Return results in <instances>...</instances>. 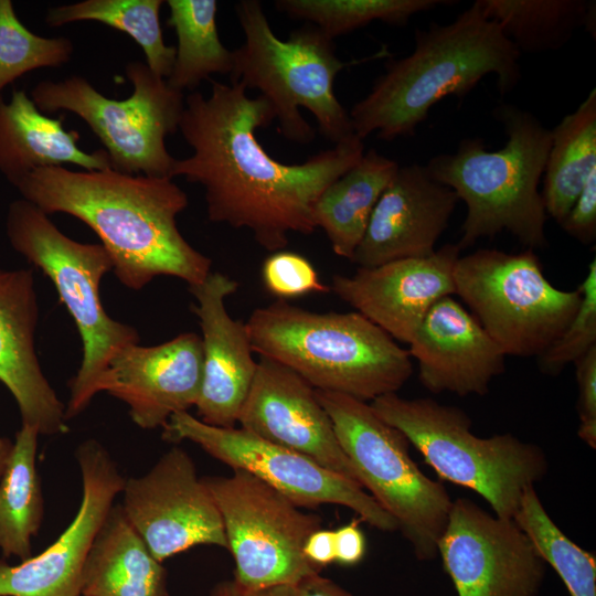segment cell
Here are the masks:
<instances>
[{
    "instance_id": "6da1fadb",
    "label": "cell",
    "mask_w": 596,
    "mask_h": 596,
    "mask_svg": "<svg viewBox=\"0 0 596 596\" xmlns=\"http://www.w3.org/2000/svg\"><path fill=\"white\" fill-rule=\"evenodd\" d=\"M238 82L212 81L209 97L184 98L179 130L193 152L175 159L171 177L204 188L211 222L247 228L268 252L288 244L290 233L315 232L313 210L321 193L364 153L355 135L302 163L287 164L267 153L256 130L275 114L267 99L251 98Z\"/></svg>"
},
{
    "instance_id": "7a4b0ae2",
    "label": "cell",
    "mask_w": 596,
    "mask_h": 596,
    "mask_svg": "<svg viewBox=\"0 0 596 596\" xmlns=\"http://www.w3.org/2000/svg\"><path fill=\"white\" fill-rule=\"evenodd\" d=\"M14 188L45 214L65 213L86 224L100 240L113 272L127 288L140 290L158 276L202 283L212 260L181 234L177 216L187 193L170 178L113 170H33Z\"/></svg>"
},
{
    "instance_id": "3957f363",
    "label": "cell",
    "mask_w": 596,
    "mask_h": 596,
    "mask_svg": "<svg viewBox=\"0 0 596 596\" xmlns=\"http://www.w3.org/2000/svg\"><path fill=\"white\" fill-rule=\"evenodd\" d=\"M414 50L391 60L349 116L354 135L386 141L412 137L430 108L446 96L462 99L487 75L504 96L521 78L520 52L477 1L447 24L417 29Z\"/></svg>"
},
{
    "instance_id": "277c9868",
    "label": "cell",
    "mask_w": 596,
    "mask_h": 596,
    "mask_svg": "<svg viewBox=\"0 0 596 596\" xmlns=\"http://www.w3.org/2000/svg\"><path fill=\"white\" fill-rule=\"evenodd\" d=\"M508 137L497 151L480 138H464L450 153L425 166L436 182L448 187L466 204L460 251L482 237L511 233L528 248H544L547 215L539 191L551 147V129L532 113L501 103L493 109Z\"/></svg>"
},
{
    "instance_id": "5b68a950",
    "label": "cell",
    "mask_w": 596,
    "mask_h": 596,
    "mask_svg": "<svg viewBox=\"0 0 596 596\" xmlns=\"http://www.w3.org/2000/svg\"><path fill=\"white\" fill-rule=\"evenodd\" d=\"M254 353L291 369L316 390L363 402L396 393L411 354L358 311L315 312L277 299L246 321Z\"/></svg>"
},
{
    "instance_id": "8992f818",
    "label": "cell",
    "mask_w": 596,
    "mask_h": 596,
    "mask_svg": "<svg viewBox=\"0 0 596 596\" xmlns=\"http://www.w3.org/2000/svg\"><path fill=\"white\" fill-rule=\"evenodd\" d=\"M235 13L244 43L233 50L230 83L258 89L274 110L278 132L289 140L308 143L315 138L301 107L334 145L354 136L349 111L334 93V79L348 65L337 55L334 40L307 22L279 39L258 0L238 1Z\"/></svg>"
},
{
    "instance_id": "52a82bcc",
    "label": "cell",
    "mask_w": 596,
    "mask_h": 596,
    "mask_svg": "<svg viewBox=\"0 0 596 596\" xmlns=\"http://www.w3.org/2000/svg\"><path fill=\"white\" fill-rule=\"evenodd\" d=\"M370 405L439 478L477 492L500 518L513 519L524 490L547 472L546 455L538 445L510 433L476 436L471 419L456 406L397 393L376 397Z\"/></svg>"
},
{
    "instance_id": "ba28073f",
    "label": "cell",
    "mask_w": 596,
    "mask_h": 596,
    "mask_svg": "<svg viewBox=\"0 0 596 596\" xmlns=\"http://www.w3.org/2000/svg\"><path fill=\"white\" fill-rule=\"evenodd\" d=\"M6 234L11 247L52 281L81 336L82 362L70 382L65 405L68 421L89 405L110 360L138 343L139 334L104 309L100 283L113 270V262L102 244L72 240L50 215L22 198L8 206Z\"/></svg>"
},
{
    "instance_id": "9c48e42d",
    "label": "cell",
    "mask_w": 596,
    "mask_h": 596,
    "mask_svg": "<svg viewBox=\"0 0 596 596\" xmlns=\"http://www.w3.org/2000/svg\"><path fill=\"white\" fill-rule=\"evenodd\" d=\"M360 485L396 521L415 556L430 561L445 530L453 500L409 455V441L384 422L370 403L316 390Z\"/></svg>"
},
{
    "instance_id": "30bf717a",
    "label": "cell",
    "mask_w": 596,
    "mask_h": 596,
    "mask_svg": "<svg viewBox=\"0 0 596 596\" xmlns=\"http://www.w3.org/2000/svg\"><path fill=\"white\" fill-rule=\"evenodd\" d=\"M125 73L132 85L126 99L107 98L79 75L41 81L30 97L44 114L65 110L86 123L100 140L113 170L172 179L175 158L168 151L166 138L179 130L184 95L143 62H129Z\"/></svg>"
},
{
    "instance_id": "8fae6325",
    "label": "cell",
    "mask_w": 596,
    "mask_h": 596,
    "mask_svg": "<svg viewBox=\"0 0 596 596\" xmlns=\"http://www.w3.org/2000/svg\"><path fill=\"white\" fill-rule=\"evenodd\" d=\"M455 295L468 306L504 355L539 356L564 331L581 304L578 287L558 289L533 249L480 248L459 256Z\"/></svg>"
},
{
    "instance_id": "7c38bea8",
    "label": "cell",
    "mask_w": 596,
    "mask_h": 596,
    "mask_svg": "<svg viewBox=\"0 0 596 596\" xmlns=\"http://www.w3.org/2000/svg\"><path fill=\"white\" fill-rule=\"evenodd\" d=\"M222 517L234 579L245 592L296 585L320 573L304 555L307 538L321 518L300 511L284 494L242 469L202 477Z\"/></svg>"
},
{
    "instance_id": "4fadbf2b",
    "label": "cell",
    "mask_w": 596,
    "mask_h": 596,
    "mask_svg": "<svg viewBox=\"0 0 596 596\" xmlns=\"http://www.w3.org/2000/svg\"><path fill=\"white\" fill-rule=\"evenodd\" d=\"M162 429L163 439L196 444L232 469H242L260 479L299 508L339 504L380 531H398L396 521L361 485L302 454L243 428L207 425L189 412L173 414Z\"/></svg>"
},
{
    "instance_id": "5bb4252c",
    "label": "cell",
    "mask_w": 596,
    "mask_h": 596,
    "mask_svg": "<svg viewBox=\"0 0 596 596\" xmlns=\"http://www.w3.org/2000/svg\"><path fill=\"white\" fill-rule=\"evenodd\" d=\"M437 555L457 596H539L546 563L513 519L453 501Z\"/></svg>"
},
{
    "instance_id": "9a60e30c",
    "label": "cell",
    "mask_w": 596,
    "mask_h": 596,
    "mask_svg": "<svg viewBox=\"0 0 596 596\" xmlns=\"http://www.w3.org/2000/svg\"><path fill=\"white\" fill-rule=\"evenodd\" d=\"M123 510L159 561L198 545L227 549L219 508L190 455L174 446L140 477L125 480Z\"/></svg>"
},
{
    "instance_id": "2e32d148",
    "label": "cell",
    "mask_w": 596,
    "mask_h": 596,
    "mask_svg": "<svg viewBox=\"0 0 596 596\" xmlns=\"http://www.w3.org/2000/svg\"><path fill=\"white\" fill-rule=\"evenodd\" d=\"M75 455L82 477L76 515L40 554L17 565L0 560V596H79L87 552L126 479L95 439L83 441Z\"/></svg>"
},
{
    "instance_id": "e0dca14e",
    "label": "cell",
    "mask_w": 596,
    "mask_h": 596,
    "mask_svg": "<svg viewBox=\"0 0 596 596\" xmlns=\"http://www.w3.org/2000/svg\"><path fill=\"white\" fill-rule=\"evenodd\" d=\"M237 423L248 433L302 454L360 485L316 389L284 364L259 356Z\"/></svg>"
},
{
    "instance_id": "ac0fdd59",
    "label": "cell",
    "mask_w": 596,
    "mask_h": 596,
    "mask_svg": "<svg viewBox=\"0 0 596 596\" xmlns=\"http://www.w3.org/2000/svg\"><path fill=\"white\" fill-rule=\"evenodd\" d=\"M202 371L201 337L183 332L158 345H127L110 360L96 390L124 402L140 428H162L173 414L195 406Z\"/></svg>"
},
{
    "instance_id": "d6986e66",
    "label": "cell",
    "mask_w": 596,
    "mask_h": 596,
    "mask_svg": "<svg viewBox=\"0 0 596 596\" xmlns=\"http://www.w3.org/2000/svg\"><path fill=\"white\" fill-rule=\"evenodd\" d=\"M460 252L457 244H446L426 257L359 267L352 276L334 275L329 287L394 340L409 344L433 305L455 295Z\"/></svg>"
},
{
    "instance_id": "ffe728a7",
    "label": "cell",
    "mask_w": 596,
    "mask_h": 596,
    "mask_svg": "<svg viewBox=\"0 0 596 596\" xmlns=\"http://www.w3.org/2000/svg\"><path fill=\"white\" fill-rule=\"evenodd\" d=\"M237 288L235 279L220 272H211L202 283L189 287L195 298L191 309L199 319L203 350L195 407L200 421L223 428L238 422L257 366L246 322L233 319L225 307V299Z\"/></svg>"
},
{
    "instance_id": "44dd1931",
    "label": "cell",
    "mask_w": 596,
    "mask_h": 596,
    "mask_svg": "<svg viewBox=\"0 0 596 596\" xmlns=\"http://www.w3.org/2000/svg\"><path fill=\"white\" fill-rule=\"evenodd\" d=\"M458 200L451 189L432 179L425 166L400 167L377 200L350 262L370 268L432 255Z\"/></svg>"
},
{
    "instance_id": "7402d4cb",
    "label": "cell",
    "mask_w": 596,
    "mask_h": 596,
    "mask_svg": "<svg viewBox=\"0 0 596 596\" xmlns=\"http://www.w3.org/2000/svg\"><path fill=\"white\" fill-rule=\"evenodd\" d=\"M39 305L32 269L0 268V382L18 405L21 425L40 435L68 432L65 404L35 350Z\"/></svg>"
},
{
    "instance_id": "603a6c76",
    "label": "cell",
    "mask_w": 596,
    "mask_h": 596,
    "mask_svg": "<svg viewBox=\"0 0 596 596\" xmlns=\"http://www.w3.org/2000/svg\"><path fill=\"white\" fill-rule=\"evenodd\" d=\"M422 385L432 393L486 395L505 368V355L473 315L453 296L428 310L408 350Z\"/></svg>"
},
{
    "instance_id": "cb8c5ba5",
    "label": "cell",
    "mask_w": 596,
    "mask_h": 596,
    "mask_svg": "<svg viewBox=\"0 0 596 596\" xmlns=\"http://www.w3.org/2000/svg\"><path fill=\"white\" fill-rule=\"evenodd\" d=\"M79 134L67 130L62 117L42 113L30 95L14 89L10 99L0 95V173L14 187L39 168L76 164L84 170L110 168L106 151L86 152L78 146Z\"/></svg>"
},
{
    "instance_id": "d4e9b609",
    "label": "cell",
    "mask_w": 596,
    "mask_h": 596,
    "mask_svg": "<svg viewBox=\"0 0 596 596\" xmlns=\"http://www.w3.org/2000/svg\"><path fill=\"white\" fill-rule=\"evenodd\" d=\"M167 577L121 504L113 505L84 561L79 595L168 596Z\"/></svg>"
},
{
    "instance_id": "484cf974",
    "label": "cell",
    "mask_w": 596,
    "mask_h": 596,
    "mask_svg": "<svg viewBox=\"0 0 596 596\" xmlns=\"http://www.w3.org/2000/svg\"><path fill=\"white\" fill-rule=\"evenodd\" d=\"M398 168L395 160L371 149L321 193L313 220L336 255L351 260L377 200Z\"/></svg>"
},
{
    "instance_id": "4316f807",
    "label": "cell",
    "mask_w": 596,
    "mask_h": 596,
    "mask_svg": "<svg viewBox=\"0 0 596 596\" xmlns=\"http://www.w3.org/2000/svg\"><path fill=\"white\" fill-rule=\"evenodd\" d=\"M596 170V89L551 129L542 199L546 215L560 225Z\"/></svg>"
},
{
    "instance_id": "83f0119b",
    "label": "cell",
    "mask_w": 596,
    "mask_h": 596,
    "mask_svg": "<svg viewBox=\"0 0 596 596\" xmlns=\"http://www.w3.org/2000/svg\"><path fill=\"white\" fill-rule=\"evenodd\" d=\"M521 53L562 49L578 29L595 39L596 2L587 0H477Z\"/></svg>"
},
{
    "instance_id": "f1b7e54d",
    "label": "cell",
    "mask_w": 596,
    "mask_h": 596,
    "mask_svg": "<svg viewBox=\"0 0 596 596\" xmlns=\"http://www.w3.org/2000/svg\"><path fill=\"white\" fill-rule=\"evenodd\" d=\"M39 432L21 425L0 479V551L4 558L32 556V540L44 514L41 480L36 470Z\"/></svg>"
},
{
    "instance_id": "f546056e",
    "label": "cell",
    "mask_w": 596,
    "mask_h": 596,
    "mask_svg": "<svg viewBox=\"0 0 596 596\" xmlns=\"http://www.w3.org/2000/svg\"><path fill=\"white\" fill-rule=\"evenodd\" d=\"M167 24L177 34L175 60L167 84L194 91L212 74L231 75L233 51L223 45L216 26L215 0H168Z\"/></svg>"
},
{
    "instance_id": "4dcf8cb0",
    "label": "cell",
    "mask_w": 596,
    "mask_h": 596,
    "mask_svg": "<svg viewBox=\"0 0 596 596\" xmlns=\"http://www.w3.org/2000/svg\"><path fill=\"white\" fill-rule=\"evenodd\" d=\"M162 0H83L52 7L45 14L47 26L93 21L129 35L142 50L146 64L167 79L175 60V46L167 45L160 25Z\"/></svg>"
},
{
    "instance_id": "1f68e13d",
    "label": "cell",
    "mask_w": 596,
    "mask_h": 596,
    "mask_svg": "<svg viewBox=\"0 0 596 596\" xmlns=\"http://www.w3.org/2000/svg\"><path fill=\"white\" fill-rule=\"evenodd\" d=\"M570 596H596V557L573 542L552 520L534 486L528 487L513 518Z\"/></svg>"
},
{
    "instance_id": "d6a6232c",
    "label": "cell",
    "mask_w": 596,
    "mask_h": 596,
    "mask_svg": "<svg viewBox=\"0 0 596 596\" xmlns=\"http://www.w3.org/2000/svg\"><path fill=\"white\" fill-rule=\"evenodd\" d=\"M451 1L440 0H277L278 11L292 19L304 20L319 28L334 40L381 21L391 25H405L419 12L432 10Z\"/></svg>"
},
{
    "instance_id": "836d02e7",
    "label": "cell",
    "mask_w": 596,
    "mask_h": 596,
    "mask_svg": "<svg viewBox=\"0 0 596 596\" xmlns=\"http://www.w3.org/2000/svg\"><path fill=\"white\" fill-rule=\"evenodd\" d=\"M74 44L66 36L33 33L18 18L11 0H0V95L24 74L61 67L72 58Z\"/></svg>"
},
{
    "instance_id": "e575fe53",
    "label": "cell",
    "mask_w": 596,
    "mask_h": 596,
    "mask_svg": "<svg viewBox=\"0 0 596 596\" xmlns=\"http://www.w3.org/2000/svg\"><path fill=\"white\" fill-rule=\"evenodd\" d=\"M582 295L578 309L551 345L538 356L540 370L549 375H557L574 363L590 348L596 345V258L588 265L584 281L578 286Z\"/></svg>"
},
{
    "instance_id": "d590c367",
    "label": "cell",
    "mask_w": 596,
    "mask_h": 596,
    "mask_svg": "<svg viewBox=\"0 0 596 596\" xmlns=\"http://www.w3.org/2000/svg\"><path fill=\"white\" fill-rule=\"evenodd\" d=\"M265 289L277 299L289 300L311 292H329L308 258L290 251L272 253L262 265Z\"/></svg>"
},
{
    "instance_id": "8d00e7d4",
    "label": "cell",
    "mask_w": 596,
    "mask_h": 596,
    "mask_svg": "<svg viewBox=\"0 0 596 596\" xmlns=\"http://www.w3.org/2000/svg\"><path fill=\"white\" fill-rule=\"evenodd\" d=\"M578 385V437L596 448V345L575 362Z\"/></svg>"
},
{
    "instance_id": "74e56055",
    "label": "cell",
    "mask_w": 596,
    "mask_h": 596,
    "mask_svg": "<svg viewBox=\"0 0 596 596\" xmlns=\"http://www.w3.org/2000/svg\"><path fill=\"white\" fill-rule=\"evenodd\" d=\"M562 228L584 245L596 238V170L586 180L568 214L561 223Z\"/></svg>"
},
{
    "instance_id": "f35d334b",
    "label": "cell",
    "mask_w": 596,
    "mask_h": 596,
    "mask_svg": "<svg viewBox=\"0 0 596 596\" xmlns=\"http://www.w3.org/2000/svg\"><path fill=\"white\" fill-rule=\"evenodd\" d=\"M366 551L365 536L359 521L353 520L334 531V562L342 566L359 564Z\"/></svg>"
},
{
    "instance_id": "ab89813d",
    "label": "cell",
    "mask_w": 596,
    "mask_h": 596,
    "mask_svg": "<svg viewBox=\"0 0 596 596\" xmlns=\"http://www.w3.org/2000/svg\"><path fill=\"white\" fill-rule=\"evenodd\" d=\"M302 553L317 568L321 570L334 562V531L318 529L306 540Z\"/></svg>"
},
{
    "instance_id": "60d3db41",
    "label": "cell",
    "mask_w": 596,
    "mask_h": 596,
    "mask_svg": "<svg viewBox=\"0 0 596 596\" xmlns=\"http://www.w3.org/2000/svg\"><path fill=\"white\" fill-rule=\"evenodd\" d=\"M298 596H353L334 581L313 573L296 584Z\"/></svg>"
},
{
    "instance_id": "b9f144b4",
    "label": "cell",
    "mask_w": 596,
    "mask_h": 596,
    "mask_svg": "<svg viewBox=\"0 0 596 596\" xmlns=\"http://www.w3.org/2000/svg\"><path fill=\"white\" fill-rule=\"evenodd\" d=\"M244 596H298L296 585L281 584L245 592Z\"/></svg>"
},
{
    "instance_id": "7bdbcfd3",
    "label": "cell",
    "mask_w": 596,
    "mask_h": 596,
    "mask_svg": "<svg viewBox=\"0 0 596 596\" xmlns=\"http://www.w3.org/2000/svg\"><path fill=\"white\" fill-rule=\"evenodd\" d=\"M244 594L243 587L233 578L217 583L209 596H244Z\"/></svg>"
},
{
    "instance_id": "ee69618b",
    "label": "cell",
    "mask_w": 596,
    "mask_h": 596,
    "mask_svg": "<svg viewBox=\"0 0 596 596\" xmlns=\"http://www.w3.org/2000/svg\"><path fill=\"white\" fill-rule=\"evenodd\" d=\"M13 447V440L8 437H0V479L9 461Z\"/></svg>"
},
{
    "instance_id": "f6af8a7d",
    "label": "cell",
    "mask_w": 596,
    "mask_h": 596,
    "mask_svg": "<svg viewBox=\"0 0 596 596\" xmlns=\"http://www.w3.org/2000/svg\"><path fill=\"white\" fill-rule=\"evenodd\" d=\"M79 596H82V595H79Z\"/></svg>"
}]
</instances>
